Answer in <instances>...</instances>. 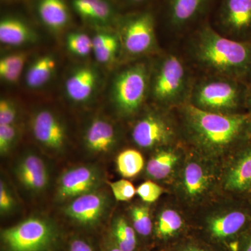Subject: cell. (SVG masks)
I'll use <instances>...</instances> for the list:
<instances>
[{
    "mask_svg": "<svg viewBox=\"0 0 251 251\" xmlns=\"http://www.w3.org/2000/svg\"><path fill=\"white\" fill-rule=\"evenodd\" d=\"M27 55L25 52L6 54L0 59V77L6 83L18 82L22 75Z\"/></svg>",
    "mask_w": 251,
    "mask_h": 251,
    "instance_id": "26",
    "label": "cell"
},
{
    "mask_svg": "<svg viewBox=\"0 0 251 251\" xmlns=\"http://www.w3.org/2000/svg\"><path fill=\"white\" fill-rule=\"evenodd\" d=\"M108 251H122L120 248L117 247V245H115V247H112L109 249Z\"/></svg>",
    "mask_w": 251,
    "mask_h": 251,
    "instance_id": "42",
    "label": "cell"
},
{
    "mask_svg": "<svg viewBox=\"0 0 251 251\" xmlns=\"http://www.w3.org/2000/svg\"><path fill=\"white\" fill-rule=\"evenodd\" d=\"M69 251H94L90 244L82 239H75L71 244Z\"/></svg>",
    "mask_w": 251,
    "mask_h": 251,
    "instance_id": "37",
    "label": "cell"
},
{
    "mask_svg": "<svg viewBox=\"0 0 251 251\" xmlns=\"http://www.w3.org/2000/svg\"><path fill=\"white\" fill-rule=\"evenodd\" d=\"M196 74L176 46L150 57L148 100L155 106L175 110L188 103Z\"/></svg>",
    "mask_w": 251,
    "mask_h": 251,
    "instance_id": "3",
    "label": "cell"
},
{
    "mask_svg": "<svg viewBox=\"0 0 251 251\" xmlns=\"http://www.w3.org/2000/svg\"><path fill=\"white\" fill-rule=\"evenodd\" d=\"M114 196L118 201H128L134 197L136 189L130 181L121 179L114 182H109Z\"/></svg>",
    "mask_w": 251,
    "mask_h": 251,
    "instance_id": "32",
    "label": "cell"
},
{
    "mask_svg": "<svg viewBox=\"0 0 251 251\" xmlns=\"http://www.w3.org/2000/svg\"><path fill=\"white\" fill-rule=\"evenodd\" d=\"M117 25L122 54L129 60L150 58L163 50L157 37L156 19L151 11L126 15L119 18Z\"/></svg>",
    "mask_w": 251,
    "mask_h": 251,
    "instance_id": "6",
    "label": "cell"
},
{
    "mask_svg": "<svg viewBox=\"0 0 251 251\" xmlns=\"http://www.w3.org/2000/svg\"><path fill=\"white\" fill-rule=\"evenodd\" d=\"M6 251H45L56 241L52 225L44 220L30 218L1 232Z\"/></svg>",
    "mask_w": 251,
    "mask_h": 251,
    "instance_id": "8",
    "label": "cell"
},
{
    "mask_svg": "<svg viewBox=\"0 0 251 251\" xmlns=\"http://www.w3.org/2000/svg\"><path fill=\"white\" fill-rule=\"evenodd\" d=\"M209 185V176L201 165L195 162L186 165L183 176V188L187 196L199 197L205 192Z\"/></svg>",
    "mask_w": 251,
    "mask_h": 251,
    "instance_id": "24",
    "label": "cell"
},
{
    "mask_svg": "<svg viewBox=\"0 0 251 251\" xmlns=\"http://www.w3.org/2000/svg\"><path fill=\"white\" fill-rule=\"evenodd\" d=\"M116 131L110 122L97 119L89 126L85 135L87 148L96 153L110 151L116 143Z\"/></svg>",
    "mask_w": 251,
    "mask_h": 251,
    "instance_id": "21",
    "label": "cell"
},
{
    "mask_svg": "<svg viewBox=\"0 0 251 251\" xmlns=\"http://www.w3.org/2000/svg\"><path fill=\"white\" fill-rule=\"evenodd\" d=\"M218 0H164L165 24L175 46L190 32L209 21Z\"/></svg>",
    "mask_w": 251,
    "mask_h": 251,
    "instance_id": "7",
    "label": "cell"
},
{
    "mask_svg": "<svg viewBox=\"0 0 251 251\" xmlns=\"http://www.w3.org/2000/svg\"><path fill=\"white\" fill-rule=\"evenodd\" d=\"M131 216L133 226L138 233L143 236L150 235L152 230V223L148 208L135 206L132 208Z\"/></svg>",
    "mask_w": 251,
    "mask_h": 251,
    "instance_id": "31",
    "label": "cell"
},
{
    "mask_svg": "<svg viewBox=\"0 0 251 251\" xmlns=\"http://www.w3.org/2000/svg\"><path fill=\"white\" fill-rule=\"evenodd\" d=\"M33 134L37 141L53 150H60L66 142V131L58 117L49 110H41L31 122Z\"/></svg>",
    "mask_w": 251,
    "mask_h": 251,
    "instance_id": "11",
    "label": "cell"
},
{
    "mask_svg": "<svg viewBox=\"0 0 251 251\" xmlns=\"http://www.w3.org/2000/svg\"><path fill=\"white\" fill-rule=\"evenodd\" d=\"M167 110L156 106L137 120L132 128L133 142L142 148L162 147L173 143L178 135L177 125Z\"/></svg>",
    "mask_w": 251,
    "mask_h": 251,
    "instance_id": "10",
    "label": "cell"
},
{
    "mask_svg": "<svg viewBox=\"0 0 251 251\" xmlns=\"http://www.w3.org/2000/svg\"><path fill=\"white\" fill-rule=\"evenodd\" d=\"M17 136V130L13 125H0V152L4 154L9 151Z\"/></svg>",
    "mask_w": 251,
    "mask_h": 251,
    "instance_id": "34",
    "label": "cell"
},
{
    "mask_svg": "<svg viewBox=\"0 0 251 251\" xmlns=\"http://www.w3.org/2000/svg\"><path fill=\"white\" fill-rule=\"evenodd\" d=\"M246 112L251 117V83L247 86L246 97Z\"/></svg>",
    "mask_w": 251,
    "mask_h": 251,
    "instance_id": "39",
    "label": "cell"
},
{
    "mask_svg": "<svg viewBox=\"0 0 251 251\" xmlns=\"http://www.w3.org/2000/svg\"><path fill=\"white\" fill-rule=\"evenodd\" d=\"M99 81L98 72L94 68L90 66L77 68L66 80V94L75 103H85L95 93Z\"/></svg>",
    "mask_w": 251,
    "mask_h": 251,
    "instance_id": "13",
    "label": "cell"
},
{
    "mask_svg": "<svg viewBox=\"0 0 251 251\" xmlns=\"http://www.w3.org/2000/svg\"><path fill=\"white\" fill-rule=\"evenodd\" d=\"M209 22L227 39L251 43V0H219Z\"/></svg>",
    "mask_w": 251,
    "mask_h": 251,
    "instance_id": "9",
    "label": "cell"
},
{
    "mask_svg": "<svg viewBox=\"0 0 251 251\" xmlns=\"http://www.w3.org/2000/svg\"><path fill=\"white\" fill-rule=\"evenodd\" d=\"M112 234L117 247L122 251H134L137 243L134 229L125 219L119 218L115 221L112 227Z\"/></svg>",
    "mask_w": 251,
    "mask_h": 251,
    "instance_id": "28",
    "label": "cell"
},
{
    "mask_svg": "<svg viewBox=\"0 0 251 251\" xmlns=\"http://www.w3.org/2000/svg\"><path fill=\"white\" fill-rule=\"evenodd\" d=\"M182 224V219L176 211L166 209L158 218L156 226L157 235L162 238L171 237L179 230Z\"/></svg>",
    "mask_w": 251,
    "mask_h": 251,
    "instance_id": "29",
    "label": "cell"
},
{
    "mask_svg": "<svg viewBox=\"0 0 251 251\" xmlns=\"http://www.w3.org/2000/svg\"><path fill=\"white\" fill-rule=\"evenodd\" d=\"M66 46L69 52L80 57H87L93 52L92 38L80 31H72L66 38Z\"/></svg>",
    "mask_w": 251,
    "mask_h": 251,
    "instance_id": "30",
    "label": "cell"
},
{
    "mask_svg": "<svg viewBox=\"0 0 251 251\" xmlns=\"http://www.w3.org/2000/svg\"><path fill=\"white\" fill-rule=\"evenodd\" d=\"M38 40L37 33L22 18L6 16L0 21V41L4 45L18 47Z\"/></svg>",
    "mask_w": 251,
    "mask_h": 251,
    "instance_id": "18",
    "label": "cell"
},
{
    "mask_svg": "<svg viewBox=\"0 0 251 251\" xmlns=\"http://www.w3.org/2000/svg\"><path fill=\"white\" fill-rule=\"evenodd\" d=\"M117 165L122 176L126 178L133 177L143 170L144 158L139 151L126 150L119 154Z\"/></svg>",
    "mask_w": 251,
    "mask_h": 251,
    "instance_id": "27",
    "label": "cell"
},
{
    "mask_svg": "<svg viewBox=\"0 0 251 251\" xmlns=\"http://www.w3.org/2000/svg\"><path fill=\"white\" fill-rule=\"evenodd\" d=\"M150 57L130 60L115 74L110 96L117 112L126 117L134 116L148 100Z\"/></svg>",
    "mask_w": 251,
    "mask_h": 251,
    "instance_id": "5",
    "label": "cell"
},
{
    "mask_svg": "<svg viewBox=\"0 0 251 251\" xmlns=\"http://www.w3.org/2000/svg\"><path fill=\"white\" fill-rule=\"evenodd\" d=\"M182 251H206L202 250V249H198L196 247H188L184 249Z\"/></svg>",
    "mask_w": 251,
    "mask_h": 251,
    "instance_id": "41",
    "label": "cell"
},
{
    "mask_svg": "<svg viewBox=\"0 0 251 251\" xmlns=\"http://www.w3.org/2000/svg\"><path fill=\"white\" fill-rule=\"evenodd\" d=\"M240 251H251V226L244 232L241 244Z\"/></svg>",
    "mask_w": 251,
    "mask_h": 251,
    "instance_id": "38",
    "label": "cell"
},
{
    "mask_svg": "<svg viewBox=\"0 0 251 251\" xmlns=\"http://www.w3.org/2000/svg\"><path fill=\"white\" fill-rule=\"evenodd\" d=\"M36 11L43 25L54 32L64 30L70 23V13L64 0H39Z\"/></svg>",
    "mask_w": 251,
    "mask_h": 251,
    "instance_id": "19",
    "label": "cell"
},
{
    "mask_svg": "<svg viewBox=\"0 0 251 251\" xmlns=\"http://www.w3.org/2000/svg\"><path fill=\"white\" fill-rule=\"evenodd\" d=\"M72 7L83 21L98 27L110 26L118 21L110 0H72Z\"/></svg>",
    "mask_w": 251,
    "mask_h": 251,
    "instance_id": "15",
    "label": "cell"
},
{
    "mask_svg": "<svg viewBox=\"0 0 251 251\" xmlns=\"http://www.w3.org/2000/svg\"><path fill=\"white\" fill-rule=\"evenodd\" d=\"M16 174L21 183L31 191L44 189L49 176L44 161L36 155H28L20 162Z\"/></svg>",
    "mask_w": 251,
    "mask_h": 251,
    "instance_id": "20",
    "label": "cell"
},
{
    "mask_svg": "<svg viewBox=\"0 0 251 251\" xmlns=\"http://www.w3.org/2000/svg\"><path fill=\"white\" fill-rule=\"evenodd\" d=\"M196 75L230 77L251 83V43L220 34L209 21L190 32L175 46Z\"/></svg>",
    "mask_w": 251,
    "mask_h": 251,
    "instance_id": "1",
    "label": "cell"
},
{
    "mask_svg": "<svg viewBox=\"0 0 251 251\" xmlns=\"http://www.w3.org/2000/svg\"><path fill=\"white\" fill-rule=\"evenodd\" d=\"M17 118V108L14 102L6 99L0 100V125H13Z\"/></svg>",
    "mask_w": 251,
    "mask_h": 251,
    "instance_id": "35",
    "label": "cell"
},
{
    "mask_svg": "<svg viewBox=\"0 0 251 251\" xmlns=\"http://www.w3.org/2000/svg\"><path fill=\"white\" fill-rule=\"evenodd\" d=\"M118 1L127 6H135L143 4L148 0H118Z\"/></svg>",
    "mask_w": 251,
    "mask_h": 251,
    "instance_id": "40",
    "label": "cell"
},
{
    "mask_svg": "<svg viewBox=\"0 0 251 251\" xmlns=\"http://www.w3.org/2000/svg\"><path fill=\"white\" fill-rule=\"evenodd\" d=\"M93 53L97 62L105 64L111 63L122 52L120 38L117 33L98 32L92 38Z\"/></svg>",
    "mask_w": 251,
    "mask_h": 251,
    "instance_id": "23",
    "label": "cell"
},
{
    "mask_svg": "<svg viewBox=\"0 0 251 251\" xmlns=\"http://www.w3.org/2000/svg\"><path fill=\"white\" fill-rule=\"evenodd\" d=\"M163 193V188L151 181H145L136 189L138 196L147 202H155Z\"/></svg>",
    "mask_w": 251,
    "mask_h": 251,
    "instance_id": "33",
    "label": "cell"
},
{
    "mask_svg": "<svg viewBox=\"0 0 251 251\" xmlns=\"http://www.w3.org/2000/svg\"><path fill=\"white\" fill-rule=\"evenodd\" d=\"M105 208L103 196L88 193L75 198L67 206L66 214L81 224L92 225L101 217Z\"/></svg>",
    "mask_w": 251,
    "mask_h": 251,
    "instance_id": "17",
    "label": "cell"
},
{
    "mask_svg": "<svg viewBox=\"0 0 251 251\" xmlns=\"http://www.w3.org/2000/svg\"><path fill=\"white\" fill-rule=\"evenodd\" d=\"M97 172L88 167H78L66 172L59 181L58 196L62 199L77 198L90 193L98 184Z\"/></svg>",
    "mask_w": 251,
    "mask_h": 251,
    "instance_id": "14",
    "label": "cell"
},
{
    "mask_svg": "<svg viewBox=\"0 0 251 251\" xmlns=\"http://www.w3.org/2000/svg\"><path fill=\"white\" fill-rule=\"evenodd\" d=\"M179 161V155L171 149L158 151L149 161L147 173L156 179L167 177Z\"/></svg>",
    "mask_w": 251,
    "mask_h": 251,
    "instance_id": "25",
    "label": "cell"
},
{
    "mask_svg": "<svg viewBox=\"0 0 251 251\" xmlns=\"http://www.w3.org/2000/svg\"><path fill=\"white\" fill-rule=\"evenodd\" d=\"M226 179L228 191L251 195V139L238 148Z\"/></svg>",
    "mask_w": 251,
    "mask_h": 251,
    "instance_id": "12",
    "label": "cell"
},
{
    "mask_svg": "<svg viewBox=\"0 0 251 251\" xmlns=\"http://www.w3.org/2000/svg\"><path fill=\"white\" fill-rule=\"evenodd\" d=\"M175 110L186 139L209 152L237 150L251 139V117L247 113H214L188 103Z\"/></svg>",
    "mask_w": 251,
    "mask_h": 251,
    "instance_id": "2",
    "label": "cell"
},
{
    "mask_svg": "<svg viewBox=\"0 0 251 251\" xmlns=\"http://www.w3.org/2000/svg\"><path fill=\"white\" fill-rule=\"evenodd\" d=\"M57 68V59L52 54H46L36 58L26 71L25 80L30 90H39L47 85Z\"/></svg>",
    "mask_w": 251,
    "mask_h": 251,
    "instance_id": "22",
    "label": "cell"
},
{
    "mask_svg": "<svg viewBox=\"0 0 251 251\" xmlns=\"http://www.w3.org/2000/svg\"><path fill=\"white\" fill-rule=\"evenodd\" d=\"M251 226V206L239 208L211 220L209 229L214 237L224 239L242 232Z\"/></svg>",
    "mask_w": 251,
    "mask_h": 251,
    "instance_id": "16",
    "label": "cell"
},
{
    "mask_svg": "<svg viewBox=\"0 0 251 251\" xmlns=\"http://www.w3.org/2000/svg\"><path fill=\"white\" fill-rule=\"evenodd\" d=\"M14 201L8 191L4 181L0 182V210L1 213L7 212L12 208Z\"/></svg>",
    "mask_w": 251,
    "mask_h": 251,
    "instance_id": "36",
    "label": "cell"
},
{
    "mask_svg": "<svg viewBox=\"0 0 251 251\" xmlns=\"http://www.w3.org/2000/svg\"><path fill=\"white\" fill-rule=\"evenodd\" d=\"M247 86L244 82L228 77L196 75L188 103L214 113H247Z\"/></svg>",
    "mask_w": 251,
    "mask_h": 251,
    "instance_id": "4",
    "label": "cell"
}]
</instances>
